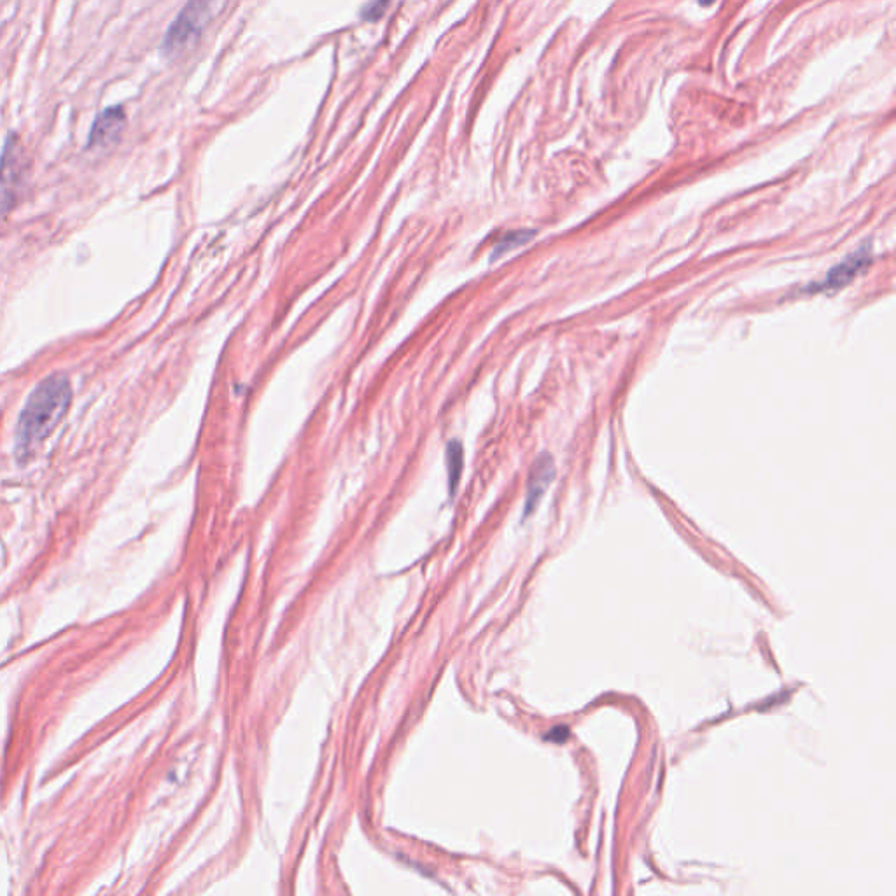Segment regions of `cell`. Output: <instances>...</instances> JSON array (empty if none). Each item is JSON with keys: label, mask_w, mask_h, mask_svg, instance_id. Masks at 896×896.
<instances>
[{"label": "cell", "mask_w": 896, "mask_h": 896, "mask_svg": "<svg viewBox=\"0 0 896 896\" xmlns=\"http://www.w3.org/2000/svg\"><path fill=\"white\" fill-rule=\"evenodd\" d=\"M72 387L63 373L44 378L28 396L21 410L14 454L20 462H27L46 441L49 434L62 422L69 410Z\"/></svg>", "instance_id": "obj_1"}, {"label": "cell", "mask_w": 896, "mask_h": 896, "mask_svg": "<svg viewBox=\"0 0 896 896\" xmlns=\"http://www.w3.org/2000/svg\"><path fill=\"white\" fill-rule=\"evenodd\" d=\"M217 0H189L165 34L161 51L165 56H177L189 48L209 23Z\"/></svg>", "instance_id": "obj_2"}, {"label": "cell", "mask_w": 896, "mask_h": 896, "mask_svg": "<svg viewBox=\"0 0 896 896\" xmlns=\"http://www.w3.org/2000/svg\"><path fill=\"white\" fill-rule=\"evenodd\" d=\"M25 172L23 149L16 135L7 139L2 160H0V214L13 207L16 189L20 186Z\"/></svg>", "instance_id": "obj_3"}, {"label": "cell", "mask_w": 896, "mask_h": 896, "mask_svg": "<svg viewBox=\"0 0 896 896\" xmlns=\"http://www.w3.org/2000/svg\"><path fill=\"white\" fill-rule=\"evenodd\" d=\"M126 114L121 105L109 107L104 112L98 114L97 119L93 121L90 132V142L88 147H109L118 142L121 133L125 130Z\"/></svg>", "instance_id": "obj_4"}, {"label": "cell", "mask_w": 896, "mask_h": 896, "mask_svg": "<svg viewBox=\"0 0 896 896\" xmlns=\"http://www.w3.org/2000/svg\"><path fill=\"white\" fill-rule=\"evenodd\" d=\"M870 261H872L870 247H861L860 251L854 252L840 265L835 266L819 287L821 289H839V287L846 286L861 270H865L870 265Z\"/></svg>", "instance_id": "obj_5"}, {"label": "cell", "mask_w": 896, "mask_h": 896, "mask_svg": "<svg viewBox=\"0 0 896 896\" xmlns=\"http://www.w3.org/2000/svg\"><path fill=\"white\" fill-rule=\"evenodd\" d=\"M555 475V466H553L552 457L548 454H541L538 461L532 466L531 478H529V487H527V501H525V515H529L539 499L545 494L548 485L552 482Z\"/></svg>", "instance_id": "obj_6"}, {"label": "cell", "mask_w": 896, "mask_h": 896, "mask_svg": "<svg viewBox=\"0 0 896 896\" xmlns=\"http://www.w3.org/2000/svg\"><path fill=\"white\" fill-rule=\"evenodd\" d=\"M462 445L459 441L452 440L447 448V466L448 480H450V490L454 492L457 489V483L461 480L462 473Z\"/></svg>", "instance_id": "obj_7"}, {"label": "cell", "mask_w": 896, "mask_h": 896, "mask_svg": "<svg viewBox=\"0 0 896 896\" xmlns=\"http://www.w3.org/2000/svg\"><path fill=\"white\" fill-rule=\"evenodd\" d=\"M532 235H534V231H511L508 235H504L503 240L496 245V251L492 254V259L499 258L504 252L511 251L518 245L525 244Z\"/></svg>", "instance_id": "obj_8"}, {"label": "cell", "mask_w": 896, "mask_h": 896, "mask_svg": "<svg viewBox=\"0 0 896 896\" xmlns=\"http://www.w3.org/2000/svg\"><path fill=\"white\" fill-rule=\"evenodd\" d=\"M387 6H389V0H370V4L364 7V18L370 21L378 20Z\"/></svg>", "instance_id": "obj_9"}, {"label": "cell", "mask_w": 896, "mask_h": 896, "mask_svg": "<svg viewBox=\"0 0 896 896\" xmlns=\"http://www.w3.org/2000/svg\"><path fill=\"white\" fill-rule=\"evenodd\" d=\"M567 735H569L567 727H555L550 734L545 735V739L553 742H564L567 739Z\"/></svg>", "instance_id": "obj_10"}, {"label": "cell", "mask_w": 896, "mask_h": 896, "mask_svg": "<svg viewBox=\"0 0 896 896\" xmlns=\"http://www.w3.org/2000/svg\"><path fill=\"white\" fill-rule=\"evenodd\" d=\"M700 6H711L714 0H699Z\"/></svg>", "instance_id": "obj_11"}]
</instances>
